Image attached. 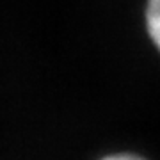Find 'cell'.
<instances>
[{"instance_id": "cell-1", "label": "cell", "mask_w": 160, "mask_h": 160, "mask_svg": "<svg viewBox=\"0 0 160 160\" xmlns=\"http://www.w3.org/2000/svg\"><path fill=\"white\" fill-rule=\"evenodd\" d=\"M144 30L149 43L160 55V0H146L144 2Z\"/></svg>"}, {"instance_id": "cell-2", "label": "cell", "mask_w": 160, "mask_h": 160, "mask_svg": "<svg viewBox=\"0 0 160 160\" xmlns=\"http://www.w3.org/2000/svg\"><path fill=\"white\" fill-rule=\"evenodd\" d=\"M98 160H146L144 157L137 153H130V151H119V153H109V155H103Z\"/></svg>"}]
</instances>
